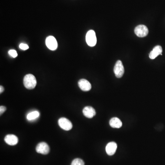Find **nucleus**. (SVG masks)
<instances>
[{
  "label": "nucleus",
  "instance_id": "f257e3e1",
  "mask_svg": "<svg viewBox=\"0 0 165 165\" xmlns=\"http://www.w3.org/2000/svg\"><path fill=\"white\" fill-rule=\"evenodd\" d=\"M23 84L26 89L29 90L33 89L37 84L36 78L31 74L26 75L23 78Z\"/></svg>",
  "mask_w": 165,
  "mask_h": 165
},
{
  "label": "nucleus",
  "instance_id": "f03ea898",
  "mask_svg": "<svg viewBox=\"0 0 165 165\" xmlns=\"http://www.w3.org/2000/svg\"><path fill=\"white\" fill-rule=\"evenodd\" d=\"M86 41L89 46L93 47L95 46L97 42L95 32L91 30L87 32L86 35Z\"/></svg>",
  "mask_w": 165,
  "mask_h": 165
},
{
  "label": "nucleus",
  "instance_id": "7ed1b4c3",
  "mask_svg": "<svg viewBox=\"0 0 165 165\" xmlns=\"http://www.w3.org/2000/svg\"><path fill=\"white\" fill-rule=\"evenodd\" d=\"M114 72L116 77L120 78L122 77L124 73V68L122 62L118 60L116 63L114 67Z\"/></svg>",
  "mask_w": 165,
  "mask_h": 165
},
{
  "label": "nucleus",
  "instance_id": "20e7f679",
  "mask_svg": "<svg viewBox=\"0 0 165 165\" xmlns=\"http://www.w3.org/2000/svg\"><path fill=\"white\" fill-rule=\"evenodd\" d=\"M58 123L59 126L66 131H69L73 127L72 123L65 117L60 118L58 120Z\"/></svg>",
  "mask_w": 165,
  "mask_h": 165
},
{
  "label": "nucleus",
  "instance_id": "39448f33",
  "mask_svg": "<svg viewBox=\"0 0 165 165\" xmlns=\"http://www.w3.org/2000/svg\"><path fill=\"white\" fill-rule=\"evenodd\" d=\"M135 33L138 37H145L148 34L149 30L145 25H139L135 28Z\"/></svg>",
  "mask_w": 165,
  "mask_h": 165
},
{
  "label": "nucleus",
  "instance_id": "423d86ee",
  "mask_svg": "<svg viewBox=\"0 0 165 165\" xmlns=\"http://www.w3.org/2000/svg\"><path fill=\"white\" fill-rule=\"evenodd\" d=\"M36 151L37 153L43 155H47L50 152V147L47 143L41 142L36 146Z\"/></svg>",
  "mask_w": 165,
  "mask_h": 165
},
{
  "label": "nucleus",
  "instance_id": "0eeeda50",
  "mask_svg": "<svg viewBox=\"0 0 165 165\" xmlns=\"http://www.w3.org/2000/svg\"><path fill=\"white\" fill-rule=\"evenodd\" d=\"M45 44L47 47L52 51L56 50L58 46L56 39L52 36H49L46 38Z\"/></svg>",
  "mask_w": 165,
  "mask_h": 165
},
{
  "label": "nucleus",
  "instance_id": "6e6552de",
  "mask_svg": "<svg viewBox=\"0 0 165 165\" xmlns=\"http://www.w3.org/2000/svg\"><path fill=\"white\" fill-rule=\"evenodd\" d=\"M80 89L84 91H88L91 89V85L90 82L85 79H81L78 82Z\"/></svg>",
  "mask_w": 165,
  "mask_h": 165
},
{
  "label": "nucleus",
  "instance_id": "1a4fd4ad",
  "mask_svg": "<svg viewBox=\"0 0 165 165\" xmlns=\"http://www.w3.org/2000/svg\"><path fill=\"white\" fill-rule=\"evenodd\" d=\"M117 149V144L115 142H111L108 143L106 147V151L107 155L113 156L115 153Z\"/></svg>",
  "mask_w": 165,
  "mask_h": 165
},
{
  "label": "nucleus",
  "instance_id": "9d476101",
  "mask_svg": "<svg viewBox=\"0 0 165 165\" xmlns=\"http://www.w3.org/2000/svg\"><path fill=\"white\" fill-rule=\"evenodd\" d=\"M83 113L85 117L89 118H92L96 114L94 108L90 106H85L83 110Z\"/></svg>",
  "mask_w": 165,
  "mask_h": 165
},
{
  "label": "nucleus",
  "instance_id": "9b49d317",
  "mask_svg": "<svg viewBox=\"0 0 165 165\" xmlns=\"http://www.w3.org/2000/svg\"><path fill=\"white\" fill-rule=\"evenodd\" d=\"M5 142L10 145H15L19 142L18 138L15 135H8L5 136L4 138Z\"/></svg>",
  "mask_w": 165,
  "mask_h": 165
},
{
  "label": "nucleus",
  "instance_id": "f8f14e48",
  "mask_svg": "<svg viewBox=\"0 0 165 165\" xmlns=\"http://www.w3.org/2000/svg\"><path fill=\"white\" fill-rule=\"evenodd\" d=\"M162 47L160 45H157L154 47L149 54V58L151 59H154L160 55H162Z\"/></svg>",
  "mask_w": 165,
  "mask_h": 165
},
{
  "label": "nucleus",
  "instance_id": "ddd939ff",
  "mask_svg": "<svg viewBox=\"0 0 165 165\" xmlns=\"http://www.w3.org/2000/svg\"><path fill=\"white\" fill-rule=\"evenodd\" d=\"M109 124L113 128H119L122 126V122L117 117H113L110 120Z\"/></svg>",
  "mask_w": 165,
  "mask_h": 165
},
{
  "label": "nucleus",
  "instance_id": "4468645a",
  "mask_svg": "<svg viewBox=\"0 0 165 165\" xmlns=\"http://www.w3.org/2000/svg\"><path fill=\"white\" fill-rule=\"evenodd\" d=\"M40 116V113L38 111H35L30 112L27 116V119L29 121L35 120Z\"/></svg>",
  "mask_w": 165,
  "mask_h": 165
},
{
  "label": "nucleus",
  "instance_id": "2eb2a0df",
  "mask_svg": "<svg viewBox=\"0 0 165 165\" xmlns=\"http://www.w3.org/2000/svg\"><path fill=\"white\" fill-rule=\"evenodd\" d=\"M71 165H84V161L81 159H75L72 161Z\"/></svg>",
  "mask_w": 165,
  "mask_h": 165
},
{
  "label": "nucleus",
  "instance_id": "dca6fc26",
  "mask_svg": "<svg viewBox=\"0 0 165 165\" xmlns=\"http://www.w3.org/2000/svg\"><path fill=\"white\" fill-rule=\"evenodd\" d=\"M9 54L13 58H15L18 56L17 52L14 50H11L9 52Z\"/></svg>",
  "mask_w": 165,
  "mask_h": 165
},
{
  "label": "nucleus",
  "instance_id": "f3484780",
  "mask_svg": "<svg viewBox=\"0 0 165 165\" xmlns=\"http://www.w3.org/2000/svg\"><path fill=\"white\" fill-rule=\"evenodd\" d=\"M20 48L21 50H27V49H29V46H28L27 44L22 43L20 45Z\"/></svg>",
  "mask_w": 165,
  "mask_h": 165
},
{
  "label": "nucleus",
  "instance_id": "a211bd4d",
  "mask_svg": "<svg viewBox=\"0 0 165 165\" xmlns=\"http://www.w3.org/2000/svg\"><path fill=\"white\" fill-rule=\"evenodd\" d=\"M6 107L4 106H1L0 107V114L1 115L3 114L6 111Z\"/></svg>",
  "mask_w": 165,
  "mask_h": 165
},
{
  "label": "nucleus",
  "instance_id": "6ab92c4d",
  "mask_svg": "<svg viewBox=\"0 0 165 165\" xmlns=\"http://www.w3.org/2000/svg\"><path fill=\"white\" fill-rule=\"evenodd\" d=\"M4 88H3V86H2V85H1V86H0V93H1V94L3 92V91H4Z\"/></svg>",
  "mask_w": 165,
  "mask_h": 165
}]
</instances>
